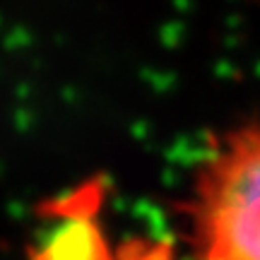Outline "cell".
Wrapping results in <instances>:
<instances>
[{
  "instance_id": "2",
  "label": "cell",
  "mask_w": 260,
  "mask_h": 260,
  "mask_svg": "<svg viewBox=\"0 0 260 260\" xmlns=\"http://www.w3.org/2000/svg\"><path fill=\"white\" fill-rule=\"evenodd\" d=\"M109 186L104 176L82 178L41 205V224L27 260H181L164 236H116L106 219Z\"/></svg>"
},
{
  "instance_id": "1",
  "label": "cell",
  "mask_w": 260,
  "mask_h": 260,
  "mask_svg": "<svg viewBox=\"0 0 260 260\" xmlns=\"http://www.w3.org/2000/svg\"><path fill=\"white\" fill-rule=\"evenodd\" d=\"M183 214L190 260H260V116L210 138Z\"/></svg>"
}]
</instances>
